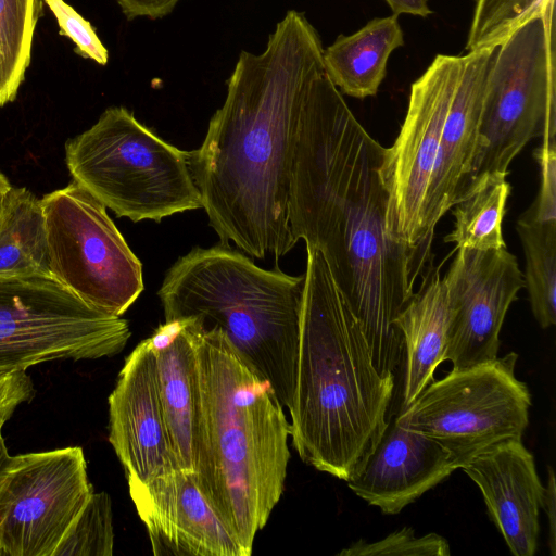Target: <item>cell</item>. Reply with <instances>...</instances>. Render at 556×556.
I'll return each instance as SVG.
<instances>
[{
	"instance_id": "cell-19",
	"label": "cell",
	"mask_w": 556,
	"mask_h": 556,
	"mask_svg": "<svg viewBox=\"0 0 556 556\" xmlns=\"http://www.w3.org/2000/svg\"><path fill=\"white\" fill-rule=\"evenodd\" d=\"M399 15L376 17L352 35H340L324 49L326 70L341 92L357 99L375 96L391 53L404 45Z\"/></svg>"
},
{
	"instance_id": "cell-4",
	"label": "cell",
	"mask_w": 556,
	"mask_h": 556,
	"mask_svg": "<svg viewBox=\"0 0 556 556\" xmlns=\"http://www.w3.org/2000/svg\"><path fill=\"white\" fill-rule=\"evenodd\" d=\"M186 320L200 399L197 478L249 556L283 491L290 424L270 383L220 330Z\"/></svg>"
},
{
	"instance_id": "cell-21",
	"label": "cell",
	"mask_w": 556,
	"mask_h": 556,
	"mask_svg": "<svg viewBox=\"0 0 556 556\" xmlns=\"http://www.w3.org/2000/svg\"><path fill=\"white\" fill-rule=\"evenodd\" d=\"M510 191L506 175H492L478 182L454 205V230L444 238V242L455 243L456 250L506 248L502 225Z\"/></svg>"
},
{
	"instance_id": "cell-13",
	"label": "cell",
	"mask_w": 556,
	"mask_h": 556,
	"mask_svg": "<svg viewBox=\"0 0 556 556\" xmlns=\"http://www.w3.org/2000/svg\"><path fill=\"white\" fill-rule=\"evenodd\" d=\"M155 556H248L200 488L177 469L148 482L128 480Z\"/></svg>"
},
{
	"instance_id": "cell-30",
	"label": "cell",
	"mask_w": 556,
	"mask_h": 556,
	"mask_svg": "<svg viewBox=\"0 0 556 556\" xmlns=\"http://www.w3.org/2000/svg\"><path fill=\"white\" fill-rule=\"evenodd\" d=\"M541 508L544 509L548 521L547 545L552 556L556 555V482L552 467L548 468V480L544 486Z\"/></svg>"
},
{
	"instance_id": "cell-33",
	"label": "cell",
	"mask_w": 556,
	"mask_h": 556,
	"mask_svg": "<svg viewBox=\"0 0 556 556\" xmlns=\"http://www.w3.org/2000/svg\"><path fill=\"white\" fill-rule=\"evenodd\" d=\"M11 188L12 187L7 177L2 173H0V211L7 198V194L9 193Z\"/></svg>"
},
{
	"instance_id": "cell-12",
	"label": "cell",
	"mask_w": 556,
	"mask_h": 556,
	"mask_svg": "<svg viewBox=\"0 0 556 556\" xmlns=\"http://www.w3.org/2000/svg\"><path fill=\"white\" fill-rule=\"evenodd\" d=\"M456 251L443 277L450 305L444 361L464 368L498 356L505 316L526 285L516 256L506 248Z\"/></svg>"
},
{
	"instance_id": "cell-31",
	"label": "cell",
	"mask_w": 556,
	"mask_h": 556,
	"mask_svg": "<svg viewBox=\"0 0 556 556\" xmlns=\"http://www.w3.org/2000/svg\"><path fill=\"white\" fill-rule=\"evenodd\" d=\"M393 14H410L427 17L432 13L427 0H384Z\"/></svg>"
},
{
	"instance_id": "cell-10",
	"label": "cell",
	"mask_w": 556,
	"mask_h": 556,
	"mask_svg": "<svg viewBox=\"0 0 556 556\" xmlns=\"http://www.w3.org/2000/svg\"><path fill=\"white\" fill-rule=\"evenodd\" d=\"M41 204L51 276L92 308L123 315L143 291L142 265L106 207L74 180Z\"/></svg>"
},
{
	"instance_id": "cell-2",
	"label": "cell",
	"mask_w": 556,
	"mask_h": 556,
	"mask_svg": "<svg viewBox=\"0 0 556 556\" xmlns=\"http://www.w3.org/2000/svg\"><path fill=\"white\" fill-rule=\"evenodd\" d=\"M320 37L289 10L255 54L241 51L224 104L190 165L220 243L277 261L296 244L288 218L291 167L305 99L324 63Z\"/></svg>"
},
{
	"instance_id": "cell-24",
	"label": "cell",
	"mask_w": 556,
	"mask_h": 556,
	"mask_svg": "<svg viewBox=\"0 0 556 556\" xmlns=\"http://www.w3.org/2000/svg\"><path fill=\"white\" fill-rule=\"evenodd\" d=\"M553 7L554 0H475L465 50H494L518 28Z\"/></svg>"
},
{
	"instance_id": "cell-29",
	"label": "cell",
	"mask_w": 556,
	"mask_h": 556,
	"mask_svg": "<svg viewBox=\"0 0 556 556\" xmlns=\"http://www.w3.org/2000/svg\"><path fill=\"white\" fill-rule=\"evenodd\" d=\"M180 0H116L128 21L138 17L162 18L176 8Z\"/></svg>"
},
{
	"instance_id": "cell-3",
	"label": "cell",
	"mask_w": 556,
	"mask_h": 556,
	"mask_svg": "<svg viewBox=\"0 0 556 556\" xmlns=\"http://www.w3.org/2000/svg\"><path fill=\"white\" fill-rule=\"evenodd\" d=\"M306 252L290 435L304 463L346 481L388 426L395 377L375 367L320 252Z\"/></svg>"
},
{
	"instance_id": "cell-17",
	"label": "cell",
	"mask_w": 556,
	"mask_h": 556,
	"mask_svg": "<svg viewBox=\"0 0 556 556\" xmlns=\"http://www.w3.org/2000/svg\"><path fill=\"white\" fill-rule=\"evenodd\" d=\"M170 441L181 469L197 473L200 399L197 356L187 320L165 321L148 338Z\"/></svg>"
},
{
	"instance_id": "cell-11",
	"label": "cell",
	"mask_w": 556,
	"mask_h": 556,
	"mask_svg": "<svg viewBox=\"0 0 556 556\" xmlns=\"http://www.w3.org/2000/svg\"><path fill=\"white\" fill-rule=\"evenodd\" d=\"M92 493L79 446L13 456L0 486V556H53Z\"/></svg>"
},
{
	"instance_id": "cell-26",
	"label": "cell",
	"mask_w": 556,
	"mask_h": 556,
	"mask_svg": "<svg viewBox=\"0 0 556 556\" xmlns=\"http://www.w3.org/2000/svg\"><path fill=\"white\" fill-rule=\"evenodd\" d=\"M450 554V545L443 536L433 532L416 536L409 527H404L371 543L361 539L338 553L340 556H448Z\"/></svg>"
},
{
	"instance_id": "cell-23",
	"label": "cell",
	"mask_w": 556,
	"mask_h": 556,
	"mask_svg": "<svg viewBox=\"0 0 556 556\" xmlns=\"http://www.w3.org/2000/svg\"><path fill=\"white\" fill-rule=\"evenodd\" d=\"M38 0H0V106L12 102L30 63Z\"/></svg>"
},
{
	"instance_id": "cell-20",
	"label": "cell",
	"mask_w": 556,
	"mask_h": 556,
	"mask_svg": "<svg viewBox=\"0 0 556 556\" xmlns=\"http://www.w3.org/2000/svg\"><path fill=\"white\" fill-rule=\"evenodd\" d=\"M50 275L41 200L11 188L0 211V276Z\"/></svg>"
},
{
	"instance_id": "cell-32",
	"label": "cell",
	"mask_w": 556,
	"mask_h": 556,
	"mask_svg": "<svg viewBox=\"0 0 556 556\" xmlns=\"http://www.w3.org/2000/svg\"><path fill=\"white\" fill-rule=\"evenodd\" d=\"M17 407L9 406L0 409V486L5 479L8 470L12 464L13 456L9 454L8 447L5 445V441L2 434V429L4 424L10 419L13 412Z\"/></svg>"
},
{
	"instance_id": "cell-25",
	"label": "cell",
	"mask_w": 556,
	"mask_h": 556,
	"mask_svg": "<svg viewBox=\"0 0 556 556\" xmlns=\"http://www.w3.org/2000/svg\"><path fill=\"white\" fill-rule=\"evenodd\" d=\"M114 546L110 495L92 493L53 556H111Z\"/></svg>"
},
{
	"instance_id": "cell-22",
	"label": "cell",
	"mask_w": 556,
	"mask_h": 556,
	"mask_svg": "<svg viewBox=\"0 0 556 556\" xmlns=\"http://www.w3.org/2000/svg\"><path fill=\"white\" fill-rule=\"evenodd\" d=\"M525 258V285L538 324L556 323V219H540L527 211L517 220Z\"/></svg>"
},
{
	"instance_id": "cell-6",
	"label": "cell",
	"mask_w": 556,
	"mask_h": 556,
	"mask_svg": "<svg viewBox=\"0 0 556 556\" xmlns=\"http://www.w3.org/2000/svg\"><path fill=\"white\" fill-rule=\"evenodd\" d=\"M73 180L118 217L161 222L202 207L190 152L164 141L123 106L65 143Z\"/></svg>"
},
{
	"instance_id": "cell-28",
	"label": "cell",
	"mask_w": 556,
	"mask_h": 556,
	"mask_svg": "<svg viewBox=\"0 0 556 556\" xmlns=\"http://www.w3.org/2000/svg\"><path fill=\"white\" fill-rule=\"evenodd\" d=\"M35 387L26 371L0 372V409L29 402Z\"/></svg>"
},
{
	"instance_id": "cell-16",
	"label": "cell",
	"mask_w": 556,
	"mask_h": 556,
	"mask_svg": "<svg viewBox=\"0 0 556 556\" xmlns=\"http://www.w3.org/2000/svg\"><path fill=\"white\" fill-rule=\"evenodd\" d=\"M480 489L488 514L515 556H533L544 485L522 439L498 443L460 468Z\"/></svg>"
},
{
	"instance_id": "cell-7",
	"label": "cell",
	"mask_w": 556,
	"mask_h": 556,
	"mask_svg": "<svg viewBox=\"0 0 556 556\" xmlns=\"http://www.w3.org/2000/svg\"><path fill=\"white\" fill-rule=\"evenodd\" d=\"M553 16L554 7L518 28L494 50L466 195L489 176H507L510 163L530 140L555 135Z\"/></svg>"
},
{
	"instance_id": "cell-15",
	"label": "cell",
	"mask_w": 556,
	"mask_h": 556,
	"mask_svg": "<svg viewBox=\"0 0 556 556\" xmlns=\"http://www.w3.org/2000/svg\"><path fill=\"white\" fill-rule=\"evenodd\" d=\"M456 469L451 454L437 441L394 419L346 483L368 505L396 515Z\"/></svg>"
},
{
	"instance_id": "cell-8",
	"label": "cell",
	"mask_w": 556,
	"mask_h": 556,
	"mask_svg": "<svg viewBox=\"0 0 556 556\" xmlns=\"http://www.w3.org/2000/svg\"><path fill=\"white\" fill-rule=\"evenodd\" d=\"M128 321L92 308L50 275L0 276V372L122 352Z\"/></svg>"
},
{
	"instance_id": "cell-14",
	"label": "cell",
	"mask_w": 556,
	"mask_h": 556,
	"mask_svg": "<svg viewBox=\"0 0 556 556\" xmlns=\"http://www.w3.org/2000/svg\"><path fill=\"white\" fill-rule=\"evenodd\" d=\"M109 441L127 480L148 482L181 469L166 426L149 339L125 359L109 396Z\"/></svg>"
},
{
	"instance_id": "cell-1",
	"label": "cell",
	"mask_w": 556,
	"mask_h": 556,
	"mask_svg": "<svg viewBox=\"0 0 556 556\" xmlns=\"http://www.w3.org/2000/svg\"><path fill=\"white\" fill-rule=\"evenodd\" d=\"M384 148L359 124L325 63L311 83L291 167L288 218L295 242L323 255L382 375L404 365L396 319L432 262L390 239Z\"/></svg>"
},
{
	"instance_id": "cell-9",
	"label": "cell",
	"mask_w": 556,
	"mask_h": 556,
	"mask_svg": "<svg viewBox=\"0 0 556 556\" xmlns=\"http://www.w3.org/2000/svg\"><path fill=\"white\" fill-rule=\"evenodd\" d=\"M518 355L452 370L432 380L402 408L395 421L437 441L458 469L479 453L507 440L522 439L531 394L516 375Z\"/></svg>"
},
{
	"instance_id": "cell-27",
	"label": "cell",
	"mask_w": 556,
	"mask_h": 556,
	"mask_svg": "<svg viewBox=\"0 0 556 556\" xmlns=\"http://www.w3.org/2000/svg\"><path fill=\"white\" fill-rule=\"evenodd\" d=\"M53 13L60 35L70 38L75 45V52L105 65L109 61L108 49L103 46L91 24L64 0H43Z\"/></svg>"
},
{
	"instance_id": "cell-5",
	"label": "cell",
	"mask_w": 556,
	"mask_h": 556,
	"mask_svg": "<svg viewBox=\"0 0 556 556\" xmlns=\"http://www.w3.org/2000/svg\"><path fill=\"white\" fill-rule=\"evenodd\" d=\"M305 276L264 269L227 244L197 247L167 270L157 292L165 321L220 330L289 408Z\"/></svg>"
},
{
	"instance_id": "cell-18",
	"label": "cell",
	"mask_w": 556,
	"mask_h": 556,
	"mask_svg": "<svg viewBox=\"0 0 556 556\" xmlns=\"http://www.w3.org/2000/svg\"><path fill=\"white\" fill-rule=\"evenodd\" d=\"M450 305L440 268H432L401 312L396 326L404 340V387L401 408L410 404L433 380L444 362Z\"/></svg>"
}]
</instances>
